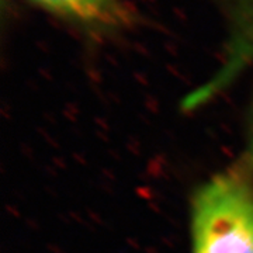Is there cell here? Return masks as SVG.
Here are the masks:
<instances>
[{
	"label": "cell",
	"mask_w": 253,
	"mask_h": 253,
	"mask_svg": "<svg viewBox=\"0 0 253 253\" xmlns=\"http://www.w3.org/2000/svg\"><path fill=\"white\" fill-rule=\"evenodd\" d=\"M191 253H253V177L241 166L194 193Z\"/></svg>",
	"instance_id": "6da1fadb"
},
{
	"label": "cell",
	"mask_w": 253,
	"mask_h": 253,
	"mask_svg": "<svg viewBox=\"0 0 253 253\" xmlns=\"http://www.w3.org/2000/svg\"><path fill=\"white\" fill-rule=\"evenodd\" d=\"M217 6L225 21V46L214 76L229 87L253 65V0H217Z\"/></svg>",
	"instance_id": "7a4b0ae2"
},
{
	"label": "cell",
	"mask_w": 253,
	"mask_h": 253,
	"mask_svg": "<svg viewBox=\"0 0 253 253\" xmlns=\"http://www.w3.org/2000/svg\"><path fill=\"white\" fill-rule=\"evenodd\" d=\"M41 7L86 24H114L123 17L118 0H31Z\"/></svg>",
	"instance_id": "3957f363"
},
{
	"label": "cell",
	"mask_w": 253,
	"mask_h": 253,
	"mask_svg": "<svg viewBox=\"0 0 253 253\" xmlns=\"http://www.w3.org/2000/svg\"><path fill=\"white\" fill-rule=\"evenodd\" d=\"M245 172H248L253 177V109L251 113V121H249V131H248V141H246V149L244 152V163L239 165Z\"/></svg>",
	"instance_id": "277c9868"
}]
</instances>
